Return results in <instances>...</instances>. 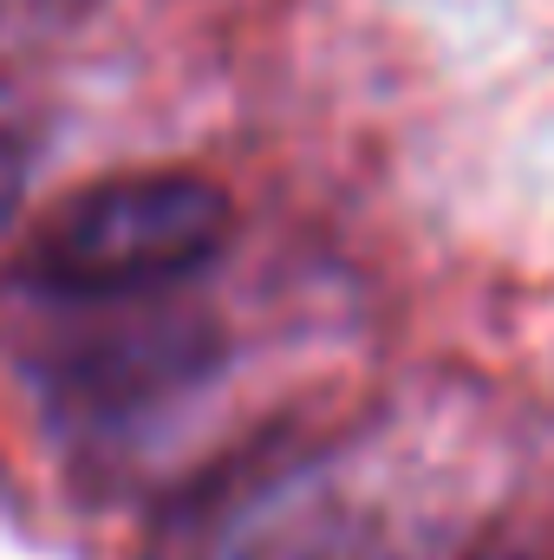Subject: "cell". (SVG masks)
<instances>
[{
	"label": "cell",
	"instance_id": "cell-5",
	"mask_svg": "<svg viewBox=\"0 0 554 560\" xmlns=\"http://www.w3.org/2000/svg\"><path fill=\"white\" fill-rule=\"evenodd\" d=\"M92 0H0V13H20V20H72Z\"/></svg>",
	"mask_w": 554,
	"mask_h": 560
},
{
	"label": "cell",
	"instance_id": "cell-1",
	"mask_svg": "<svg viewBox=\"0 0 554 560\" xmlns=\"http://www.w3.org/2000/svg\"><path fill=\"white\" fill-rule=\"evenodd\" d=\"M235 235V202L196 170H125L72 189L33 235L26 280L59 300H150L203 275Z\"/></svg>",
	"mask_w": 554,
	"mask_h": 560
},
{
	"label": "cell",
	"instance_id": "cell-3",
	"mask_svg": "<svg viewBox=\"0 0 554 560\" xmlns=\"http://www.w3.org/2000/svg\"><path fill=\"white\" fill-rule=\"evenodd\" d=\"M235 560H379V535L353 509L307 502L293 515H275Z\"/></svg>",
	"mask_w": 554,
	"mask_h": 560
},
{
	"label": "cell",
	"instance_id": "cell-4",
	"mask_svg": "<svg viewBox=\"0 0 554 560\" xmlns=\"http://www.w3.org/2000/svg\"><path fill=\"white\" fill-rule=\"evenodd\" d=\"M20 202H26V150H20V143L0 131V235L13 229Z\"/></svg>",
	"mask_w": 554,
	"mask_h": 560
},
{
	"label": "cell",
	"instance_id": "cell-2",
	"mask_svg": "<svg viewBox=\"0 0 554 560\" xmlns=\"http://www.w3.org/2000/svg\"><path fill=\"white\" fill-rule=\"evenodd\" d=\"M216 352L222 346H216L209 319L170 313V306H138L99 332H79L53 359V385L79 411H112V405H143V398L196 385L216 365Z\"/></svg>",
	"mask_w": 554,
	"mask_h": 560
}]
</instances>
